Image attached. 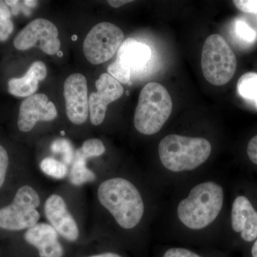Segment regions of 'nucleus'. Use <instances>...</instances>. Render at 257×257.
I'll return each mask as SVG.
<instances>
[{
  "instance_id": "1",
  "label": "nucleus",
  "mask_w": 257,
  "mask_h": 257,
  "mask_svg": "<svg viewBox=\"0 0 257 257\" xmlns=\"http://www.w3.org/2000/svg\"><path fill=\"white\" fill-rule=\"evenodd\" d=\"M94 184L89 234H95L109 223L124 232L138 229L145 214V200L138 186L120 175L109 176Z\"/></svg>"
},
{
  "instance_id": "2",
  "label": "nucleus",
  "mask_w": 257,
  "mask_h": 257,
  "mask_svg": "<svg viewBox=\"0 0 257 257\" xmlns=\"http://www.w3.org/2000/svg\"><path fill=\"white\" fill-rule=\"evenodd\" d=\"M224 199V189L220 184L212 181L198 184L179 203L177 217L187 229H205L217 219Z\"/></svg>"
},
{
  "instance_id": "3",
  "label": "nucleus",
  "mask_w": 257,
  "mask_h": 257,
  "mask_svg": "<svg viewBox=\"0 0 257 257\" xmlns=\"http://www.w3.org/2000/svg\"><path fill=\"white\" fill-rule=\"evenodd\" d=\"M72 189L64 187L60 191L47 194L42 206V212L52 227L60 235L61 239L75 243L80 241L85 234L84 215L79 211V202L74 200Z\"/></svg>"
},
{
  "instance_id": "4",
  "label": "nucleus",
  "mask_w": 257,
  "mask_h": 257,
  "mask_svg": "<svg viewBox=\"0 0 257 257\" xmlns=\"http://www.w3.org/2000/svg\"><path fill=\"white\" fill-rule=\"evenodd\" d=\"M47 195L40 183L19 187L12 202L0 208V229L18 232L38 224Z\"/></svg>"
},
{
  "instance_id": "5",
  "label": "nucleus",
  "mask_w": 257,
  "mask_h": 257,
  "mask_svg": "<svg viewBox=\"0 0 257 257\" xmlns=\"http://www.w3.org/2000/svg\"><path fill=\"white\" fill-rule=\"evenodd\" d=\"M158 152L162 165L178 173L202 165L210 157L211 145L204 138L170 135L161 140Z\"/></svg>"
},
{
  "instance_id": "6",
  "label": "nucleus",
  "mask_w": 257,
  "mask_h": 257,
  "mask_svg": "<svg viewBox=\"0 0 257 257\" xmlns=\"http://www.w3.org/2000/svg\"><path fill=\"white\" fill-rule=\"evenodd\" d=\"M172 111V101L162 84L150 82L140 92L134 124L139 133L153 135L160 131Z\"/></svg>"
},
{
  "instance_id": "7",
  "label": "nucleus",
  "mask_w": 257,
  "mask_h": 257,
  "mask_svg": "<svg viewBox=\"0 0 257 257\" xmlns=\"http://www.w3.org/2000/svg\"><path fill=\"white\" fill-rule=\"evenodd\" d=\"M201 64L208 82L222 86L229 82L236 72L237 61L234 52L221 35H210L203 46Z\"/></svg>"
},
{
  "instance_id": "8",
  "label": "nucleus",
  "mask_w": 257,
  "mask_h": 257,
  "mask_svg": "<svg viewBox=\"0 0 257 257\" xmlns=\"http://www.w3.org/2000/svg\"><path fill=\"white\" fill-rule=\"evenodd\" d=\"M124 39V32L116 25L106 22L97 24L85 37L84 56L93 64L104 63L117 53Z\"/></svg>"
},
{
  "instance_id": "9",
  "label": "nucleus",
  "mask_w": 257,
  "mask_h": 257,
  "mask_svg": "<svg viewBox=\"0 0 257 257\" xmlns=\"http://www.w3.org/2000/svg\"><path fill=\"white\" fill-rule=\"evenodd\" d=\"M58 30L53 23L45 19H36L21 30L14 40L15 48L20 51L39 47L47 55H53L60 50Z\"/></svg>"
},
{
  "instance_id": "10",
  "label": "nucleus",
  "mask_w": 257,
  "mask_h": 257,
  "mask_svg": "<svg viewBox=\"0 0 257 257\" xmlns=\"http://www.w3.org/2000/svg\"><path fill=\"white\" fill-rule=\"evenodd\" d=\"M87 83L82 74H71L64 84V96L66 113L71 122L74 124H84L89 115V99Z\"/></svg>"
},
{
  "instance_id": "11",
  "label": "nucleus",
  "mask_w": 257,
  "mask_h": 257,
  "mask_svg": "<svg viewBox=\"0 0 257 257\" xmlns=\"http://www.w3.org/2000/svg\"><path fill=\"white\" fill-rule=\"evenodd\" d=\"M95 85L96 92H93L89 96V108L91 123L94 126H99L105 118L107 106L122 96L124 89L118 81L108 73L101 74Z\"/></svg>"
},
{
  "instance_id": "12",
  "label": "nucleus",
  "mask_w": 257,
  "mask_h": 257,
  "mask_svg": "<svg viewBox=\"0 0 257 257\" xmlns=\"http://www.w3.org/2000/svg\"><path fill=\"white\" fill-rule=\"evenodd\" d=\"M57 116V108L45 94H33L20 104L18 126L22 133H30L39 121H52Z\"/></svg>"
},
{
  "instance_id": "13",
  "label": "nucleus",
  "mask_w": 257,
  "mask_h": 257,
  "mask_svg": "<svg viewBox=\"0 0 257 257\" xmlns=\"http://www.w3.org/2000/svg\"><path fill=\"white\" fill-rule=\"evenodd\" d=\"M25 242L35 248L39 257H64V247L61 237L50 224L40 221L24 231Z\"/></svg>"
},
{
  "instance_id": "14",
  "label": "nucleus",
  "mask_w": 257,
  "mask_h": 257,
  "mask_svg": "<svg viewBox=\"0 0 257 257\" xmlns=\"http://www.w3.org/2000/svg\"><path fill=\"white\" fill-rule=\"evenodd\" d=\"M231 227L240 233L245 241L257 239V211L244 196H239L233 202L231 213Z\"/></svg>"
},
{
  "instance_id": "15",
  "label": "nucleus",
  "mask_w": 257,
  "mask_h": 257,
  "mask_svg": "<svg viewBox=\"0 0 257 257\" xmlns=\"http://www.w3.org/2000/svg\"><path fill=\"white\" fill-rule=\"evenodd\" d=\"M47 68L40 61L34 62L26 74L20 78H12L8 81V91L12 95L18 97H29L38 89L39 82L45 79Z\"/></svg>"
},
{
  "instance_id": "16",
  "label": "nucleus",
  "mask_w": 257,
  "mask_h": 257,
  "mask_svg": "<svg viewBox=\"0 0 257 257\" xmlns=\"http://www.w3.org/2000/svg\"><path fill=\"white\" fill-rule=\"evenodd\" d=\"M150 47L133 38L123 42L117 52L116 60L130 70L143 69L151 58Z\"/></svg>"
},
{
  "instance_id": "17",
  "label": "nucleus",
  "mask_w": 257,
  "mask_h": 257,
  "mask_svg": "<svg viewBox=\"0 0 257 257\" xmlns=\"http://www.w3.org/2000/svg\"><path fill=\"white\" fill-rule=\"evenodd\" d=\"M87 160L78 151L75 152L74 159L69 170L68 180L74 187H79L89 183H95L97 175L87 167Z\"/></svg>"
},
{
  "instance_id": "18",
  "label": "nucleus",
  "mask_w": 257,
  "mask_h": 257,
  "mask_svg": "<svg viewBox=\"0 0 257 257\" xmlns=\"http://www.w3.org/2000/svg\"><path fill=\"white\" fill-rule=\"evenodd\" d=\"M40 170L47 177L62 180L68 177V166L54 157H45L40 164Z\"/></svg>"
},
{
  "instance_id": "19",
  "label": "nucleus",
  "mask_w": 257,
  "mask_h": 257,
  "mask_svg": "<svg viewBox=\"0 0 257 257\" xmlns=\"http://www.w3.org/2000/svg\"><path fill=\"white\" fill-rule=\"evenodd\" d=\"M239 95L247 100L257 99V73L247 72L240 77L237 83Z\"/></svg>"
},
{
  "instance_id": "20",
  "label": "nucleus",
  "mask_w": 257,
  "mask_h": 257,
  "mask_svg": "<svg viewBox=\"0 0 257 257\" xmlns=\"http://www.w3.org/2000/svg\"><path fill=\"white\" fill-rule=\"evenodd\" d=\"M14 30V24L12 21L11 12L4 1H0V42L9 39Z\"/></svg>"
},
{
  "instance_id": "21",
  "label": "nucleus",
  "mask_w": 257,
  "mask_h": 257,
  "mask_svg": "<svg viewBox=\"0 0 257 257\" xmlns=\"http://www.w3.org/2000/svg\"><path fill=\"white\" fill-rule=\"evenodd\" d=\"M77 151L87 160L104 155L106 152V148L101 140L99 139L93 138L84 141L82 147L78 149Z\"/></svg>"
},
{
  "instance_id": "22",
  "label": "nucleus",
  "mask_w": 257,
  "mask_h": 257,
  "mask_svg": "<svg viewBox=\"0 0 257 257\" xmlns=\"http://www.w3.org/2000/svg\"><path fill=\"white\" fill-rule=\"evenodd\" d=\"M50 148L53 153L62 155V160L65 165H72L75 152L74 151L72 144L68 140L57 139L51 144Z\"/></svg>"
},
{
  "instance_id": "23",
  "label": "nucleus",
  "mask_w": 257,
  "mask_h": 257,
  "mask_svg": "<svg viewBox=\"0 0 257 257\" xmlns=\"http://www.w3.org/2000/svg\"><path fill=\"white\" fill-rule=\"evenodd\" d=\"M235 33L241 41L247 44H252L256 41L257 34L247 23L241 20L235 22Z\"/></svg>"
},
{
  "instance_id": "24",
  "label": "nucleus",
  "mask_w": 257,
  "mask_h": 257,
  "mask_svg": "<svg viewBox=\"0 0 257 257\" xmlns=\"http://www.w3.org/2000/svg\"><path fill=\"white\" fill-rule=\"evenodd\" d=\"M107 71L108 74L119 83L126 84L131 78L132 71L117 60L114 61L108 67Z\"/></svg>"
},
{
  "instance_id": "25",
  "label": "nucleus",
  "mask_w": 257,
  "mask_h": 257,
  "mask_svg": "<svg viewBox=\"0 0 257 257\" xmlns=\"http://www.w3.org/2000/svg\"><path fill=\"white\" fill-rule=\"evenodd\" d=\"M10 167L9 154L0 144V189L4 187Z\"/></svg>"
},
{
  "instance_id": "26",
  "label": "nucleus",
  "mask_w": 257,
  "mask_h": 257,
  "mask_svg": "<svg viewBox=\"0 0 257 257\" xmlns=\"http://www.w3.org/2000/svg\"><path fill=\"white\" fill-rule=\"evenodd\" d=\"M234 4L243 13L257 15V0H235Z\"/></svg>"
},
{
  "instance_id": "27",
  "label": "nucleus",
  "mask_w": 257,
  "mask_h": 257,
  "mask_svg": "<svg viewBox=\"0 0 257 257\" xmlns=\"http://www.w3.org/2000/svg\"><path fill=\"white\" fill-rule=\"evenodd\" d=\"M163 257H202L197 253L184 248H172L166 251Z\"/></svg>"
},
{
  "instance_id": "28",
  "label": "nucleus",
  "mask_w": 257,
  "mask_h": 257,
  "mask_svg": "<svg viewBox=\"0 0 257 257\" xmlns=\"http://www.w3.org/2000/svg\"><path fill=\"white\" fill-rule=\"evenodd\" d=\"M246 151L249 160L257 165V135L248 142Z\"/></svg>"
},
{
  "instance_id": "29",
  "label": "nucleus",
  "mask_w": 257,
  "mask_h": 257,
  "mask_svg": "<svg viewBox=\"0 0 257 257\" xmlns=\"http://www.w3.org/2000/svg\"><path fill=\"white\" fill-rule=\"evenodd\" d=\"M85 257H122L119 253L113 251H103V252L93 253Z\"/></svg>"
},
{
  "instance_id": "30",
  "label": "nucleus",
  "mask_w": 257,
  "mask_h": 257,
  "mask_svg": "<svg viewBox=\"0 0 257 257\" xmlns=\"http://www.w3.org/2000/svg\"><path fill=\"white\" fill-rule=\"evenodd\" d=\"M132 1L130 0H109L108 1L109 5H111L112 8H118L120 7L123 6V5H126V3H131Z\"/></svg>"
},
{
  "instance_id": "31",
  "label": "nucleus",
  "mask_w": 257,
  "mask_h": 257,
  "mask_svg": "<svg viewBox=\"0 0 257 257\" xmlns=\"http://www.w3.org/2000/svg\"><path fill=\"white\" fill-rule=\"evenodd\" d=\"M251 255H252V257H257V239L255 240L252 248H251Z\"/></svg>"
},
{
  "instance_id": "32",
  "label": "nucleus",
  "mask_w": 257,
  "mask_h": 257,
  "mask_svg": "<svg viewBox=\"0 0 257 257\" xmlns=\"http://www.w3.org/2000/svg\"><path fill=\"white\" fill-rule=\"evenodd\" d=\"M24 3H25L27 5H28V6H32L34 7L35 5H36L37 2H34V1H25Z\"/></svg>"
},
{
  "instance_id": "33",
  "label": "nucleus",
  "mask_w": 257,
  "mask_h": 257,
  "mask_svg": "<svg viewBox=\"0 0 257 257\" xmlns=\"http://www.w3.org/2000/svg\"><path fill=\"white\" fill-rule=\"evenodd\" d=\"M255 102H256V106H257V99L256 101H255Z\"/></svg>"
}]
</instances>
